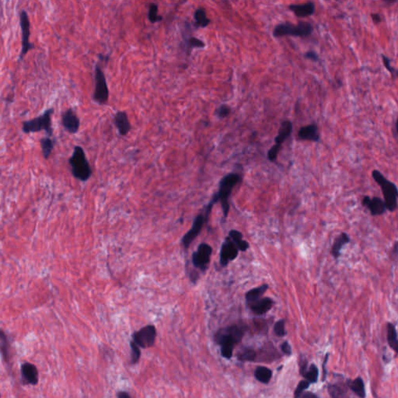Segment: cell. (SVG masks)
Listing matches in <instances>:
<instances>
[{
  "label": "cell",
  "instance_id": "16",
  "mask_svg": "<svg viewBox=\"0 0 398 398\" xmlns=\"http://www.w3.org/2000/svg\"><path fill=\"white\" fill-rule=\"evenodd\" d=\"M22 379L25 384H38L39 379L38 370L34 364L25 362L21 365Z\"/></svg>",
  "mask_w": 398,
  "mask_h": 398
},
{
  "label": "cell",
  "instance_id": "11",
  "mask_svg": "<svg viewBox=\"0 0 398 398\" xmlns=\"http://www.w3.org/2000/svg\"><path fill=\"white\" fill-rule=\"evenodd\" d=\"M212 254V246L206 243L200 244L196 251H194L192 254V264L194 267L196 269L205 272L209 266Z\"/></svg>",
  "mask_w": 398,
  "mask_h": 398
},
{
  "label": "cell",
  "instance_id": "13",
  "mask_svg": "<svg viewBox=\"0 0 398 398\" xmlns=\"http://www.w3.org/2000/svg\"><path fill=\"white\" fill-rule=\"evenodd\" d=\"M62 125L70 134H76L79 132L80 120L74 110L69 108L62 114Z\"/></svg>",
  "mask_w": 398,
  "mask_h": 398
},
{
  "label": "cell",
  "instance_id": "31",
  "mask_svg": "<svg viewBox=\"0 0 398 398\" xmlns=\"http://www.w3.org/2000/svg\"><path fill=\"white\" fill-rule=\"evenodd\" d=\"M237 359L242 362H253L256 359L255 351L251 348H243L238 352Z\"/></svg>",
  "mask_w": 398,
  "mask_h": 398
},
{
  "label": "cell",
  "instance_id": "37",
  "mask_svg": "<svg viewBox=\"0 0 398 398\" xmlns=\"http://www.w3.org/2000/svg\"><path fill=\"white\" fill-rule=\"evenodd\" d=\"M285 324V320H279L277 322H275V325H274V332L278 337H284L286 335Z\"/></svg>",
  "mask_w": 398,
  "mask_h": 398
},
{
  "label": "cell",
  "instance_id": "41",
  "mask_svg": "<svg viewBox=\"0 0 398 398\" xmlns=\"http://www.w3.org/2000/svg\"><path fill=\"white\" fill-rule=\"evenodd\" d=\"M281 349L283 353L287 355V356H290L292 354V348H291V345L288 341H284L282 344Z\"/></svg>",
  "mask_w": 398,
  "mask_h": 398
},
{
  "label": "cell",
  "instance_id": "33",
  "mask_svg": "<svg viewBox=\"0 0 398 398\" xmlns=\"http://www.w3.org/2000/svg\"><path fill=\"white\" fill-rule=\"evenodd\" d=\"M329 393L332 398H349L345 390L339 385H331L329 387Z\"/></svg>",
  "mask_w": 398,
  "mask_h": 398
},
{
  "label": "cell",
  "instance_id": "8",
  "mask_svg": "<svg viewBox=\"0 0 398 398\" xmlns=\"http://www.w3.org/2000/svg\"><path fill=\"white\" fill-rule=\"evenodd\" d=\"M19 26L21 30V51L19 55V62H22L27 53L35 48L34 44L30 41L31 36V22L27 11L20 10L19 14Z\"/></svg>",
  "mask_w": 398,
  "mask_h": 398
},
{
  "label": "cell",
  "instance_id": "18",
  "mask_svg": "<svg viewBox=\"0 0 398 398\" xmlns=\"http://www.w3.org/2000/svg\"><path fill=\"white\" fill-rule=\"evenodd\" d=\"M114 122L121 136H125L131 130V124L125 112H117L114 117Z\"/></svg>",
  "mask_w": 398,
  "mask_h": 398
},
{
  "label": "cell",
  "instance_id": "44",
  "mask_svg": "<svg viewBox=\"0 0 398 398\" xmlns=\"http://www.w3.org/2000/svg\"><path fill=\"white\" fill-rule=\"evenodd\" d=\"M117 398H132L129 393L126 391H119L117 394Z\"/></svg>",
  "mask_w": 398,
  "mask_h": 398
},
{
  "label": "cell",
  "instance_id": "47",
  "mask_svg": "<svg viewBox=\"0 0 398 398\" xmlns=\"http://www.w3.org/2000/svg\"><path fill=\"white\" fill-rule=\"evenodd\" d=\"M0 398H1V395H0Z\"/></svg>",
  "mask_w": 398,
  "mask_h": 398
},
{
  "label": "cell",
  "instance_id": "30",
  "mask_svg": "<svg viewBox=\"0 0 398 398\" xmlns=\"http://www.w3.org/2000/svg\"><path fill=\"white\" fill-rule=\"evenodd\" d=\"M304 378L310 383H315L318 382V376H319V370L318 367L314 364H312L309 369H306L302 373Z\"/></svg>",
  "mask_w": 398,
  "mask_h": 398
},
{
  "label": "cell",
  "instance_id": "9",
  "mask_svg": "<svg viewBox=\"0 0 398 398\" xmlns=\"http://www.w3.org/2000/svg\"><path fill=\"white\" fill-rule=\"evenodd\" d=\"M95 88L93 99L95 102L100 105H103L108 101L109 89L107 83L106 77L99 65H96L95 66Z\"/></svg>",
  "mask_w": 398,
  "mask_h": 398
},
{
  "label": "cell",
  "instance_id": "20",
  "mask_svg": "<svg viewBox=\"0 0 398 398\" xmlns=\"http://www.w3.org/2000/svg\"><path fill=\"white\" fill-rule=\"evenodd\" d=\"M292 129H293V125L290 121H284L282 122L279 127V132H278V135H276L275 139V145L274 146H277L279 148L281 149L283 143L286 140L291 134H292Z\"/></svg>",
  "mask_w": 398,
  "mask_h": 398
},
{
  "label": "cell",
  "instance_id": "17",
  "mask_svg": "<svg viewBox=\"0 0 398 398\" xmlns=\"http://www.w3.org/2000/svg\"><path fill=\"white\" fill-rule=\"evenodd\" d=\"M296 139L300 141H311L318 143L320 141L319 129L318 125L312 124L303 126L299 130Z\"/></svg>",
  "mask_w": 398,
  "mask_h": 398
},
{
  "label": "cell",
  "instance_id": "45",
  "mask_svg": "<svg viewBox=\"0 0 398 398\" xmlns=\"http://www.w3.org/2000/svg\"><path fill=\"white\" fill-rule=\"evenodd\" d=\"M329 354L326 355L325 356V360H324V362L323 364V380H325L326 379V376H327V371H326V364L327 362V360H328Z\"/></svg>",
  "mask_w": 398,
  "mask_h": 398
},
{
  "label": "cell",
  "instance_id": "39",
  "mask_svg": "<svg viewBox=\"0 0 398 398\" xmlns=\"http://www.w3.org/2000/svg\"><path fill=\"white\" fill-rule=\"evenodd\" d=\"M382 58H383V65H384L385 68L387 69V71L390 72L393 76H397L398 71H397L396 69L391 66V59L384 55H382Z\"/></svg>",
  "mask_w": 398,
  "mask_h": 398
},
{
  "label": "cell",
  "instance_id": "4",
  "mask_svg": "<svg viewBox=\"0 0 398 398\" xmlns=\"http://www.w3.org/2000/svg\"><path fill=\"white\" fill-rule=\"evenodd\" d=\"M372 177L380 187L383 195V202L389 212H395L398 206V190L395 183L387 179L383 173L377 170L372 172Z\"/></svg>",
  "mask_w": 398,
  "mask_h": 398
},
{
  "label": "cell",
  "instance_id": "3",
  "mask_svg": "<svg viewBox=\"0 0 398 398\" xmlns=\"http://www.w3.org/2000/svg\"><path fill=\"white\" fill-rule=\"evenodd\" d=\"M69 164L71 167L72 174L76 179L87 181L91 178L92 170L84 150L81 146H76L74 147L73 154L69 159Z\"/></svg>",
  "mask_w": 398,
  "mask_h": 398
},
{
  "label": "cell",
  "instance_id": "26",
  "mask_svg": "<svg viewBox=\"0 0 398 398\" xmlns=\"http://www.w3.org/2000/svg\"><path fill=\"white\" fill-rule=\"evenodd\" d=\"M348 387L359 398H365V383L361 377H358L352 381H348Z\"/></svg>",
  "mask_w": 398,
  "mask_h": 398
},
{
  "label": "cell",
  "instance_id": "43",
  "mask_svg": "<svg viewBox=\"0 0 398 398\" xmlns=\"http://www.w3.org/2000/svg\"><path fill=\"white\" fill-rule=\"evenodd\" d=\"M299 398H318V397L314 393L306 392L305 394H302Z\"/></svg>",
  "mask_w": 398,
  "mask_h": 398
},
{
  "label": "cell",
  "instance_id": "7",
  "mask_svg": "<svg viewBox=\"0 0 398 398\" xmlns=\"http://www.w3.org/2000/svg\"><path fill=\"white\" fill-rule=\"evenodd\" d=\"M216 203H217V202L212 198V200L209 202V204L207 206L205 213L199 214L198 216L195 217L194 222H193L192 226H191V228L187 232L186 234L182 238L183 246L185 249L189 248L190 245L192 244L193 241L195 240L196 237H198V235L200 234L205 224L208 221V216H209L210 212L212 211V207Z\"/></svg>",
  "mask_w": 398,
  "mask_h": 398
},
{
  "label": "cell",
  "instance_id": "46",
  "mask_svg": "<svg viewBox=\"0 0 398 398\" xmlns=\"http://www.w3.org/2000/svg\"><path fill=\"white\" fill-rule=\"evenodd\" d=\"M392 252L397 256L398 254V241H395V245H394V249H393Z\"/></svg>",
  "mask_w": 398,
  "mask_h": 398
},
{
  "label": "cell",
  "instance_id": "29",
  "mask_svg": "<svg viewBox=\"0 0 398 398\" xmlns=\"http://www.w3.org/2000/svg\"><path fill=\"white\" fill-rule=\"evenodd\" d=\"M254 376L259 382L267 384L269 383L272 377V371L265 366H258L254 372Z\"/></svg>",
  "mask_w": 398,
  "mask_h": 398
},
{
  "label": "cell",
  "instance_id": "5",
  "mask_svg": "<svg viewBox=\"0 0 398 398\" xmlns=\"http://www.w3.org/2000/svg\"><path fill=\"white\" fill-rule=\"evenodd\" d=\"M54 112V108H48L42 114L35 117L33 119L23 121L22 132L25 134H30L44 131L47 136L52 138L53 136L52 115Z\"/></svg>",
  "mask_w": 398,
  "mask_h": 398
},
{
  "label": "cell",
  "instance_id": "32",
  "mask_svg": "<svg viewBox=\"0 0 398 398\" xmlns=\"http://www.w3.org/2000/svg\"><path fill=\"white\" fill-rule=\"evenodd\" d=\"M148 19L152 23H157V22L161 21L162 19H163L161 16L158 14L157 4H150V9H149Z\"/></svg>",
  "mask_w": 398,
  "mask_h": 398
},
{
  "label": "cell",
  "instance_id": "40",
  "mask_svg": "<svg viewBox=\"0 0 398 398\" xmlns=\"http://www.w3.org/2000/svg\"><path fill=\"white\" fill-rule=\"evenodd\" d=\"M304 58H306V59L311 60V61H314V62H318V60H319L318 55L315 52H314V51H308V52H306V53L304 54Z\"/></svg>",
  "mask_w": 398,
  "mask_h": 398
},
{
  "label": "cell",
  "instance_id": "24",
  "mask_svg": "<svg viewBox=\"0 0 398 398\" xmlns=\"http://www.w3.org/2000/svg\"><path fill=\"white\" fill-rule=\"evenodd\" d=\"M228 237L233 241L235 245H237L240 251L245 252L250 247L249 243L243 238V233L237 229H231L229 232Z\"/></svg>",
  "mask_w": 398,
  "mask_h": 398
},
{
  "label": "cell",
  "instance_id": "15",
  "mask_svg": "<svg viewBox=\"0 0 398 398\" xmlns=\"http://www.w3.org/2000/svg\"><path fill=\"white\" fill-rule=\"evenodd\" d=\"M246 305L250 311L255 315H265L271 310L274 305V300L270 297H262L260 300Z\"/></svg>",
  "mask_w": 398,
  "mask_h": 398
},
{
  "label": "cell",
  "instance_id": "42",
  "mask_svg": "<svg viewBox=\"0 0 398 398\" xmlns=\"http://www.w3.org/2000/svg\"><path fill=\"white\" fill-rule=\"evenodd\" d=\"M371 18L373 23H375V24H378V23L382 21V18H381V16L379 14H372Z\"/></svg>",
  "mask_w": 398,
  "mask_h": 398
},
{
  "label": "cell",
  "instance_id": "2",
  "mask_svg": "<svg viewBox=\"0 0 398 398\" xmlns=\"http://www.w3.org/2000/svg\"><path fill=\"white\" fill-rule=\"evenodd\" d=\"M242 181L241 174L237 173H229L222 178L219 182V190L213 198L216 202H220L223 209V217L227 218L229 212V198L235 187Z\"/></svg>",
  "mask_w": 398,
  "mask_h": 398
},
{
  "label": "cell",
  "instance_id": "28",
  "mask_svg": "<svg viewBox=\"0 0 398 398\" xmlns=\"http://www.w3.org/2000/svg\"><path fill=\"white\" fill-rule=\"evenodd\" d=\"M194 19L195 21V26L197 27L205 28V27H208L210 23V19L207 18L204 8L199 7L195 10Z\"/></svg>",
  "mask_w": 398,
  "mask_h": 398
},
{
  "label": "cell",
  "instance_id": "19",
  "mask_svg": "<svg viewBox=\"0 0 398 398\" xmlns=\"http://www.w3.org/2000/svg\"><path fill=\"white\" fill-rule=\"evenodd\" d=\"M289 9L299 18H305L313 15L315 12V4L308 2L303 4H291Z\"/></svg>",
  "mask_w": 398,
  "mask_h": 398
},
{
  "label": "cell",
  "instance_id": "6",
  "mask_svg": "<svg viewBox=\"0 0 398 398\" xmlns=\"http://www.w3.org/2000/svg\"><path fill=\"white\" fill-rule=\"evenodd\" d=\"M313 31L314 27L309 22L300 21L297 24L285 22L275 26L273 30V35L275 38H283L285 36L307 38L313 34Z\"/></svg>",
  "mask_w": 398,
  "mask_h": 398
},
{
  "label": "cell",
  "instance_id": "12",
  "mask_svg": "<svg viewBox=\"0 0 398 398\" xmlns=\"http://www.w3.org/2000/svg\"><path fill=\"white\" fill-rule=\"evenodd\" d=\"M238 247L229 237H226L225 241L222 244L219 263L223 267H227L230 262H233L239 255Z\"/></svg>",
  "mask_w": 398,
  "mask_h": 398
},
{
  "label": "cell",
  "instance_id": "34",
  "mask_svg": "<svg viewBox=\"0 0 398 398\" xmlns=\"http://www.w3.org/2000/svg\"><path fill=\"white\" fill-rule=\"evenodd\" d=\"M130 347H131V363H138L141 357L140 348L135 343L133 342V341L130 342Z\"/></svg>",
  "mask_w": 398,
  "mask_h": 398
},
{
  "label": "cell",
  "instance_id": "38",
  "mask_svg": "<svg viewBox=\"0 0 398 398\" xmlns=\"http://www.w3.org/2000/svg\"><path fill=\"white\" fill-rule=\"evenodd\" d=\"M310 383L308 382L306 379L300 381L299 383L298 386L296 387V391H295L294 397L295 398H299L304 391H306V389L309 388Z\"/></svg>",
  "mask_w": 398,
  "mask_h": 398
},
{
  "label": "cell",
  "instance_id": "14",
  "mask_svg": "<svg viewBox=\"0 0 398 398\" xmlns=\"http://www.w3.org/2000/svg\"><path fill=\"white\" fill-rule=\"evenodd\" d=\"M362 205L369 209V212L373 216H382L387 212L384 202L379 197L374 196L370 198L369 196H365L362 198Z\"/></svg>",
  "mask_w": 398,
  "mask_h": 398
},
{
  "label": "cell",
  "instance_id": "36",
  "mask_svg": "<svg viewBox=\"0 0 398 398\" xmlns=\"http://www.w3.org/2000/svg\"><path fill=\"white\" fill-rule=\"evenodd\" d=\"M231 112L230 107L228 106L227 104H221L215 112V114L216 117H219L220 119H223L229 115Z\"/></svg>",
  "mask_w": 398,
  "mask_h": 398
},
{
  "label": "cell",
  "instance_id": "21",
  "mask_svg": "<svg viewBox=\"0 0 398 398\" xmlns=\"http://www.w3.org/2000/svg\"><path fill=\"white\" fill-rule=\"evenodd\" d=\"M351 241L350 237L346 233H341L338 237L335 238L334 244L331 248V255L335 259L338 260L341 255V250L344 247V245H348Z\"/></svg>",
  "mask_w": 398,
  "mask_h": 398
},
{
  "label": "cell",
  "instance_id": "22",
  "mask_svg": "<svg viewBox=\"0 0 398 398\" xmlns=\"http://www.w3.org/2000/svg\"><path fill=\"white\" fill-rule=\"evenodd\" d=\"M268 289H269V285L265 283V284H262V285L255 287V288H253V289L247 291L246 294H245L246 303H251L262 298Z\"/></svg>",
  "mask_w": 398,
  "mask_h": 398
},
{
  "label": "cell",
  "instance_id": "10",
  "mask_svg": "<svg viewBox=\"0 0 398 398\" xmlns=\"http://www.w3.org/2000/svg\"><path fill=\"white\" fill-rule=\"evenodd\" d=\"M156 338V329L152 324L145 326L139 331L133 333V341L141 348H150L153 346Z\"/></svg>",
  "mask_w": 398,
  "mask_h": 398
},
{
  "label": "cell",
  "instance_id": "27",
  "mask_svg": "<svg viewBox=\"0 0 398 398\" xmlns=\"http://www.w3.org/2000/svg\"><path fill=\"white\" fill-rule=\"evenodd\" d=\"M387 341L393 350L395 352H398V333H397L396 327L392 323H387Z\"/></svg>",
  "mask_w": 398,
  "mask_h": 398
},
{
  "label": "cell",
  "instance_id": "1",
  "mask_svg": "<svg viewBox=\"0 0 398 398\" xmlns=\"http://www.w3.org/2000/svg\"><path fill=\"white\" fill-rule=\"evenodd\" d=\"M245 332L244 327L237 324L219 329L214 337V340L218 345L221 347L223 357L227 360L232 358L235 345L242 341Z\"/></svg>",
  "mask_w": 398,
  "mask_h": 398
},
{
  "label": "cell",
  "instance_id": "23",
  "mask_svg": "<svg viewBox=\"0 0 398 398\" xmlns=\"http://www.w3.org/2000/svg\"><path fill=\"white\" fill-rule=\"evenodd\" d=\"M0 354L2 360L9 363L10 360V344L6 333L0 329Z\"/></svg>",
  "mask_w": 398,
  "mask_h": 398
},
{
  "label": "cell",
  "instance_id": "25",
  "mask_svg": "<svg viewBox=\"0 0 398 398\" xmlns=\"http://www.w3.org/2000/svg\"><path fill=\"white\" fill-rule=\"evenodd\" d=\"M56 144V139H52V137H43L40 139V148L42 151L43 156L45 160H48L50 158Z\"/></svg>",
  "mask_w": 398,
  "mask_h": 398
},
{
  "label": "cell",
  "instance_id": "35",
  "mask_svg": "<svg viewBox=\"0 0 398 398\" xmlns=\"http://www.w3.org/2000/svg\"><path fill=\"white\" fill-rule=\"evenodd\" d=\"M186 45L188 47V49H192V48H205L206 44H205L204 41H202L200 39L194 38V37H190L186 40Z\"/></svg>",
  "mask_w": 398,
  "mask_h": 398
}]
</instances>
